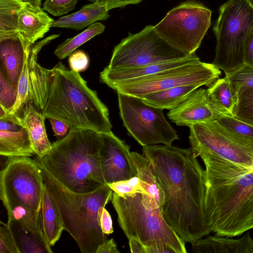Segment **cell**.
<instances>
[{
  "label": "cell",
  "mask_w": 253,
  "mask_h": 253,
  "mask_svg": "<svg viewBox=\"0 0 253 253\" xmlns=\"http://www.w3.org/2000/svg\"><path fill=\"white\" fill-rule=\"evenodd\" d=\"M163 193L161 206L165 219L185 243H192L211 230L205 214L204 170L191 148L171 145L143 146Z\"/></svg>",
  "instance_id": "cell-1"
},
{
  "label": "cell",
  "mask_w": 253,
  "mask_h": 253,
  "mask_svg": "<svg viewBox=\"0 0 253 253\" xmlns=\"http://www.w3.org/2000/svg\"><path fill=\"white\" fill-rule=\"evenodd\" d=\"M43 47L42 43L37 42L30 52V102L45 119L61 121L70 129L111 131L108 108L79 73L68 69L61 62L50 69L37 62Z\"/></svg>",
  "instance_id": "cell-2"
},
{
  "label": "cell",
  "mask_w": 253,
  "mask_h": 253,
  "mask_svg": "<svg viewBox=\"0 0 253 253\" xmlns=\"http://www.w3.org/2000/svg\"><path fill=\"white\" fill-rule=\"evenodd\" d=\"M195 155L206 167L205 214L211 232L234 237L253 229V168L211 153Z\"/></svg>",
  "instance_id": "cell-3"
},
{
  "label": "cell",
  "mask_w": 253,
  "mask_h": 253,
  "mask_svg": "<svg viewBox=\"0 0 253 253\" xmlns=\"http://www.w3.org/2000/svg\"><path fill=\"white\" fill-rule=\"evenodd\" d=\"M100 133L70 129L64 137L52 143L49 153L35 159L69 190L91 193L106 184L100 165Z\"/></svg>",
  "instance_id": "cell-4"
},
{
  "label": "cell",
  "mask_w": 253,
  "mask_h": 253,
  "mask_svg": "<svg viewBox=\"0 0 253 253\" xmlns=\"http://www.w3.org/2000/svg\"><path fill=\"white\" fill-rule=\"evenodd\" d=\"M37 162L44 183L58 207L64 230L73 238L81 253H96L107 240L100 219L103 209L112 200L113 191L106 184L91 193L72 191Z\"/></svg>",
  "instance_id": "cell-5"
},
{
  "label": "cell",
  "mask_w": 253,
  "mask_h": 253,
  "mask_svg": "<svg viewBox=\"0 0 253 253\" xmlns=\"http://www.w3.org/2000/svg\"><path fill=\"white\" fill-rule=\"evenodd\" d=\"M112 205L120 227L128 238L146 248L167 246L175 253H186L185 243L168 224L160 206L149 194L120 196L113 193Z\"/></svg>",
  "instance_id": "cell-6"
},
{
  "label": "cell",
  "mask_w": 253,
  "mask_h": 253,
  "mask_svg": "<svg viewBox=\"0 0 253 253\" xmlns=\"http://www.w3.org/2000/svg\"><path fill=\"white\" fill-rule=\"evenodd\" d=\"M253 29L252 0H228L220 6L213 27L216 48L212 63L225 74L244 65L245 41Z\"/></svg>",
  "instance_id": "cell-7"
},
{
  "label": "cell",
  "mask_w": 253,
  "mask_h": 253,
  "mask_svg": "<svg viewBox=\"0 0 253 253\" xmlns=\"http://www.w3.org/2000/svg\"><path fill=\"white\" fill-rule=\"evenodd\" d=\"M211 11L195 0L183 2L169 11L154 29L174 48L195 53L211 26Z\"/></svg>",
  "instance_id": "cell-8"
},
{
  "label": "cell",
  "mask_w": 253,
  "mask_h": 253,
  "mask_svg": "<svg viewBox=\"0 0 253 253\" xmlns=\"http://www.w3.org/2000/svg\"><path fill=\"white\" fill-rule=\"evenodd\" d=\"M43 187L41 168L29 157L9 158L0 172V199L6 210L21 206L40 212Z\"/></svg>",
  "instance_id": "cell-9"
},
{
  "label": "cell",
  "mask_w": 253,
  "mask_h": 253,
  "mask_svg": "<svg viewBox=\"0 0 253 253\" xmlns=\"http://www.w3.org/2000/svg\"><path fill=\"white\" fill-rule=\"evenodd\" d=\"M190 55L180 51L162 39L154 29L147 25L140 32L123 39L116 45L109 69L118 70L177 60Z\"/></svg>",
  "instance_id": "cell-10"
},
{
  "label": "cell",
  "mask_w": 253,
  "mask_h": 253,
  "mask_svg": "<svg viewBox=\"0 0 253 253\" xmlns=\"http://www.w3.org/2000/svg\"><path fill=\"white\" fill-rule=\"evenodd\" d=\"M118 98L124 126L140 145H171L178 139L163 109L148 105L139 97L118 93Z\"/></svg>",
  "instance_id": "cell-11"
},
{
  "label": "cell",
  "mask_w": 253,
  "mask_h": 253,
  "mask_svg": "<svg viewBox=\"0 0 253 253\" xmlns=\"http://www.w3.org/2000/svg\"><path fill=\"white\" fill-rule=\"evenodd\" d=\"M220 75V69L213 63L199 59L150 76L121 82L111 88L118 93L141 98L150 93L179 86H209Z\"/></svg>",
  "instance_id": "cell-12"
},
{
  "label": "cell",
  "mask_w": 253,
  "mask_h": 253,
  "mask_svg": "<svg viewBox=\"0 0 253 253\" xmlns=\"http://www.w3.org/2000/svg\"><path fill=\"white\" fill-rule=\"evenodd\" d=\"M189 128V142L195 154L211 153L236 164L253 168V140L227 129L216 120Z\"/></svg>",
  "instance_id": "cell-13"
},
{
  "label": "cell",
  "mask_w": 253,
  "mask_h": 253,
  "mask_svg": "<svg viewBox=\"0 0 253 253\" xmlns=\"http://www.w3.org/2000/svg\"><path fill=\"white\" fill-rule=\"evenodd\" d=\"M100 165L106 184L136 176L129 146L111 130L100 133Z\"/></svg>",
  "instance_id": "cell-14"
},
{
  "label": "cell",
  "mask_w": 253,
  "mask_h": 253,
  "mask_svg": "<svg viewBox=\"0 0 253 253\" xmlns=\"http://www.w3.org/2000/svg\"><path fill=\"white\" fill-rule=\"evenodd\" d=\"M34 44L18 32L0 34V71L15 87H17L25 59Z\"/></svg>",
  "instance_id": "cell-15"
},
{
  "label": "cell",
  "mask_w": 253,
  "mask_h": 253,
  "mask_svg": "<svg viewBox=\"0 0 253 253\" xmlns=\"http://www.w3.org/2000/svg\"><path fill=\"white\" fill-rule=\"evenodd\" d=\"M220 115L211 105L207 90L197 88L167 114L177 126L190 127L196 124L216 119Z\"/></svg>",
  "instance_id": "cell-16"
},
{
  "label": "cell",
  "mask_w": 253,
  "mask_h": 253,
  "mask_svg": "<svg viewBox=\"0 0 253 253\" xmlns=\"http://www.w3.org/2000/svg\"><path fill=\"white\" fill-rule=\"evenodd\" d=\"M200 59L195 53L177 60L155 63L140 67L112 70L105 68L99 77L102 83L111 87L115 84L126 81L153 75L159 72L187 64Z\"/></svg>",
  "instance_id": "cell-17"
},
{
  "label": "cell",
  "mask_w": 253,
  "mask_h": 253,
  "mask_svg": "<svg viewBox=\"0 0 253 253\" xmlns=\"http://www.w3.org/2000/svg\"><path fill=\"white\" fill-rule=\"evenodd\" d=\"M6 223L18 253H53L41 225L23 223L14 219L8 220Z\"/></svg>",
  "instance_id": "cell-18"
},
{
  "label": "cell",
  "mask_w": 253,
  "mask_h": 253,
  "mask_svg": "<svg viewBox=\"0 0 253 253\" xmlns=\"http://www.w3.org/2000/svg\"><path fill=\"white\" fill-rule=\"evenodd\" d=\"M21 117V125L27 130L36 156L42 158L52 148L46 132L44 117L31 102L23 107Z\"/></svg>",
  "instance_id": "cell-19"
},
{
  "label": "cell",
  "mask_w": 253,
  "mask_h": 253,
  "mask_svg": "<svg viewBox=\"0 0 253 253\" xmlns=\"http://www.w3.org/2000/svg\"><path fill=\"white\" fill-rule=\"evenodd\" d=\"M54 21L41 6L25 3L19 13L18 32L35 43L48 32Z\"/></svg>",
  "instance_id": "cell-20"
},
{
  "label": "cell",
  "mask_w": 253,
  "mask_h": 253,
  "mask_svg": "<svg viewBox=\"0 0 253 253\" xmlns=\"http://www.w3.org/2000/svg\"><path fill=\"white\" fill-rule=\"evenodd\" d=\"M216 235L200 238L192 243V251L197 253H253V239L249 232L234 239Z\"/></svg>",
  "instance_id": "cell-21"
},
{
  "label": "cell",
  "mask_w": 253,
  "mask_h": 253,
  "mask_svg": "<svg viewBox=\"0 0 253 253\" xmlns=\"http://www.w3.org/2000/svg\"><path fill=\"white\" fill-rule=\"evenodd\" d=\"M109 5L96 1L83 6L78 11L61 16L54 21L52 27L80 30L97 21L105 20L109 16Z\"/></svg>",
  "instance_id": "cell-22"
},
{
  "label": "cell",
  "mask_w": 253,
  "mask_h": 253,
  "mask_svg": "<svg viewBox=\"0 0 253 253\" xmlns=\"http://www.w3.org/2000/svg\"><path fill=\"white\" fill-rule=\"evenodd\" d=\"M41 227L50 246H53L64 230L58 207L44 183L41 210Z\"/></svg>",
  "instance_id": "cell-23"
},
{
  "label": "cell",
  "mask_w": 253,
  "mask_h": 253,
  "mask_svg": "<svg viewBox=\"0 0 253 253\" xmlns=\"http://www.w3.org/2000/svg\"><path fill=\"white\" fill-rule=\"evenodd\" d=\"M206 90L211 105L218 114L233 116L238 95L226 75L216 80Z\"/></svg>",
  "instance_id": "cell-24"
},
{
  "label": "cell",
  "mask_w": 253,
  "mask_h": 253,
  "mask_svg": "<svg viewBox=\"0 0 253 253\" xmlns=\"http://www.w3.org/2000/svg\"><path fill=\"white\" fill-rule=\"evenodd\" d=\"M35 154L27 130H0V155L9 158L30 157Z\"/></svg>",
  "instance_id": "cell-25"
},
{
  "label": "cell",
  "mask_w": 253,
  "mask_h": 253,
  "mask_svg": "<svg viewBox=\"0 0 253 253\" xmlns=\"http://www.w3.org/2000/svg\"><path fill=\"white\" fill-rule=\"evenodd\" d=\"M199 87L197 85H193L179 86L150 93L141 99L146 104L154 107L170 110Z\"/></svg>",
  "instance_id": "cell-26"
},
{
  "label": "cell",
  "mask_w": 253,
  "mask_h": 253,
  "mask_svg": "<svg viewBox=\"0 0 253 253\" xmlns=\"http://www.w3.org/2000/svg\"><path fill=\"white\" fill-rule=\"evenodd\" d=\"M130 157L144 189L161 206L163 193L155 177L150 161L143 155L136 152H130Z\"/></svg>",
  "instance_id": "cell-27"
},
{
  "label": "cell",
  "mask_w": 253,
  "mask_h": 253,
  "mask_svg": "<svg viewBox=\"0 0 253 253\" xmlns=\"http://www.w3.org/2000/svg\"><path fill=\"white\" fill-rule=\"evenodd\" d=\"M105 26L99 22H95L89 26L79 34L66 40L57 46L54 51L55 55L60 59L70 55L79 46L93 37L102 33Z\"/></svg>",
  "instance_id": "cell-28"
},
{
  "label": "cell",
  "mask_w": 253,
  "mask_h": 253,
  "mask_svg": "<svg viewBox=\"0 0 253 253\" xmlns=\"http://www.w3.org/2000/svg\"><path fill=\"white\" fill-rule=\"evenodd\" d=\"M25 4L21 0H0V34L18 32V15Z\"/></svg>",
  "instance_id": "cell-29"
},
{
  "label": "cell",
  "mask_w": 253,
  "mask_h": 253,
  "mask_svg": "<svg viewBox=\"0 0 253 253\" xmlns=\"http://www.w3.org/2000/svg\"><path fill=\"white\" fill-rule=\"evenodd\" d=\"M233 116L253 125V88H247L238 94Z\"/></svg>",
  "instance_id": "cell-30"
},
{
  "label": "cell",
  "mask_w": 253,
  "mask_h": 253,
  "mask_svg": "<svg viewBox=\"0 0 253 253\" xmlns=\"http://www.w3.org/2000/svg\"><path fill=\"white\" fill-rule=\"evenodd\" d=\"M238 95L247 88H253V68L244 64L235 71L225 74Z\"/></svg>",
  "instance_id": "cell-31"
},
{
  "label": "cell",
  "mask_w": 253,
  "mask_h": 253,
  "mask_svg": "<svg viewBox=\"0 0 253 253\" xmlns=\"http://www.w3.org/2000/svg\"><path fill=\"white\" fill-rule=\"evenodd\" d=\"M216 121L222 126L234 132L253 140V125L234 116L220 115Z\"/></svg>",
  "instance_id": "cell-32"
},
{
  "label": "cell",
  "mask_w": 253,
  "mask_h": 253,
  "mask_svg": "<svg viewBox=\"0 0 253 253\" xmlns=\"http://www.w3.org/2000/svg\"><path fill=\"white\" fill-rule=\"evenodd\" d=\"M17 88L11 85L0 71V110L9 113L15 103Z\"/></svg>",
  "instance_id": "cell-33"
},
{
  "label": "cell",
  "mask_w": 253,
  "mask_h": 253,
  "mask_svg": "<svg viewBox=\"0 0 253 253\" xmlns=\"http://www.w3.org/2000/svg\"><path fill=\"white\" fill-rule=\"evenodd\" d=\"M107 185L114 192L122 196L138 192L148 193L142 186L139 179L136 176L129 179L120 180Z\"/></svg>",
  "instance_id": "cell-34"
},
{
  "label": "cell",
  "mask_w": 253,
  "mask_h": 253,
  "mask_svg": "<svg viewBox=\"0 0 253 253\" xmlns=\"http://www.w3.org/2000/svg\"><path fill=\"white\" fill-rule=\"evenodd\" d=\"M77 0H45L42 9L55 16H60L72 10Z\"/></svg>",
  "instance_id": "cell-35"
},
{
  "label": "cell",
  "mask_w": 253,
  "mask_h": 253,
  "mask_svg": "<svg viewBox=\"0 0 253 253\" xmlns=\"http://www.w3.org/2000/svg\"><path fill=\"white\" fill-rule=\"evenodd\" d=\"M0 253H18L7 223L0 221Z\"/></svg>",
  "instance_id": "cell-36"
},
{
  "label": "cell",
  "mask_w": 253,
  "mask_h": 253,
  "mask_svg": "<svg viewBox=\"0 0 253 253\" xmlns=\"http://www.w3.org/2000/svg\"><path fill=\"white\" fill-rule=\"evenodd\" d=\"M68 62L71 70L80 72L88 67L89 59L87 54L82 50H77L69 56Z\"/></svg>",
  "instance_id": "cell-37"
},
{
  "label": "cell",
  "mask_w": 253,
  "mask_h": 253,
  "mask_svg": "<svg viewBox=\"0 0 253 253\" xmlns=\"http://www.w3.org/2000/svg\"><path fill=\"white\" fill-rule=\"evenodd\" d=\"M244 61V64L253 68V29L245 41Z\"/></svg>",
  "instance_id": "cell-38"
},
{
  "label": "cell",
  "mask_w": 253,
  "mask_h": 253,
  "mask_svg": "<svg viewBox=\"0 0 253 253\" xmlns=\"http://www.w3.org/2000/svg\"><path fill=\"white\" fill-rule=\"evenodd\" d=\"M49 120L57 140L62 139L68 134L70 128L66 124L54 119Z\"/></svg>",
  "instance_id": "cell-39"
},
{
  "label": "cell",
  "mask_w": 253,
  "mask_h": 253,
  "mask_svg": "<svg viewBox=\"0 0 253 253\" xmlns=\"http://www.w3.org/2000/svg\"><path fill=\"white\" fill-rule=\"evenodd\" d=\"M100 223L101 229L105 234L107 235L113 232L112 218L105 208L102 211Z\"/></svg>",
  "instance_id": "cell-40"
},
{
  "label": "cell",
  "mask_w": 253,
  "mask_h": 253,
  "mask_svg": "<svg viewBox=\"0 0 253 253\" xmlns=\"http://www.w3.org/2000/svg\"><path fill=\"white\" fill-rule=\"evenodd\" d=\"M142 0H97V1L103 2L107 3L110 9L123 7L129 4H136Z\"/></svg>",
  "instance_id": "cell-41"
},
{
  "label": "cell",
  "mask_w": 253,
  "mask_h": 253,
  "mask_svg": "<svg viewBox=\"0 0 253 253\" xmlns=\"http://www.w3.org/2000/svg\"><path fill=\"white\" fill-rule=\"evenodd\" d=\"M114 239L106 240L97 249L96 253H119Z\"/></svg>",
  "instance_id": "cell-42"
},
{
  "label": "cell",
  "mask_w": 253,
  "mask_h": 253,
  "mask_svg": "<svg viewBox=\"0 0 253 253\" xmlns=\"http://www.w3.org/2000/svg\"><path fill=\"white\" fill-rule=\"evenodd\" d=\"M130 252L132 253H147L146 247L140 242L134 239H128Z\"/></svg>",
  "instance_id": "cell-43"
},
{
  "label": "cell",
  "mask_w": 253,
  "mask_h": 253,
  "mask_svg": "<svg viewBox=\"0 0 253 253\" xmlns=\"http://www.w3.org/2000/svg\"><path fill=\"white\" fill-rule=\"evenodd\" d=\"M22 127V126L10 122L0 121V130L16 131L20 129Z\"/></svg>",
  "instance_id": "cell-44"
},
{
  "label": "cell",
  "mask_w": 253,
  "mask_h": 253,
  "mask_svg": "<svg viewBox=\"0 0 253 253\" xmlns=\"http://www.w3.org/2000/svg\"><path fill=\"white\" fill-rule=\"evenodd\" d=\"M147 253H175L171 248L167 246H159L146 248Z\"/></svg>",
  "instance_id": "cell-45"
},
{
  "label": "cell",
  "mask_w": 253,
  "mask_h": 253,
  "mask_svg": "<svg viewBox=\"0 0 253 253\" xmlns=\"http://www.w3.org/2000/svg\"><path fill=\"white\" fill-rule=\"evenodd\" d=\"M25 3H31L41 6L42 3V0H21Z\"/></svg>",
  "instance_id": "cell-46"
},
{
  "label": "cell",
  "mask_w": 253,
  "mask_h": 253,
  "mask_svg": "<svg viewBox=\"0 0 253 253\" xmlns=\"http://www.w3.org/2000/svg\"><path fill=\"white\" fill-rule=\"evenodd\" d=\"M89 0L92 2H96L97 1V0Z\"/></svg>",
  "instance_id": "cell-47"
}]
</instances>
